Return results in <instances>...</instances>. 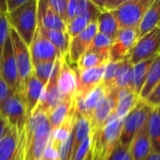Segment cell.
Instances as JSON below:
<instances>
[{
    "label": "cell",
    "mask_w": 160,
    "mask_h": 160,
    "mask_svg": "<svg viewBox=\"0 0 160 160\" xmlns=\"http://www.w3.org/2000/svg\"><path fill=\"white\" fill-rule=\"evenodd\" d=\"M9 36L18 69V92L22 94L24 83L33 72V64L31 60L30 51L29 47L19 37V35L14 29L10 28Z\"/></svg>",
    "instance_id": "5"
},
{
    "label": "cell",
    "mask_w": 160,
    "mask_h": 160,
    "mask_svg": "<svg viewBox=\"0 0 160 160\" xmlns=\"http://www.w3.org/2000/svg\"><path fill=\"white\" fill-rule=\"evenodd\" d=\"M160 82V53L154 59L144 82V85L140 93V100L144 101L151 92L155 89V87Z\"/></svg>",
    "instance_id": "27"
},
{
    "label": "cell",
    "mask_w": 160,
    "mask_h": 160,
    "mask_svg": "<svg viewBox=\"0 0 160 160\" xmlns=\"http://www.w3.org/2000/svg\"><path fill=\"white\" fill-rule=\"evenodd\" d=\"M38 0H27L16 10L8 13L7 18L10 28L29 47L38 28Z\"/></svg>",
    "instance_id": "1"
},
{
    "label": "cell",
    "mask_w": 160,
    "mask_h": 160,
    "mask_svg": "<svg viewBox=\"0 0 160 160\" xmlns=\"http://www.w3.org/2000/svg\"><path fill=\"white\" fill-rule=\"evenodd\" d=\"M0 112L8 125L16 128L19 135L23 133L27 121L26 106L22 93L16 92L0 103Z\"/></svg>",
    "instance_id": "4"
},
{
    "label": "cell",
    "mask_w": 160,
    "mask_h": 160,
    "mask_svg": "<svg viewBox=\"0 0 160 160\" xmlns=\"http://www.w3.org/2000/svg\"><path fill=\"white\" fill-rule=\"evenodd\" d=\"M38 26L47 30L66 31L64 21L49 7L47 0L38 1Z\"/></svg>",
    "instance_id": "18"
},
{
    "label": "cell",
    "mask_w": 160,
    "mask_h": 160,
    "mask_svg": "<svg viewBox=\"0 0 160 160\" xmlns=\"http://www.w3.org/2000/svg\"><path fill=\"white\" fill-rule=\"evenodd\" d=\"M148 132L153 153H160V108H152L148 116Z\"/></svg>",
    "instance_id": "28"
},
{
    "label": "cell",
    "mask_w": 160,
    "mask_h": 160,
    "mask_svg": "<svg viewBox=\"0 0 160 160\" xmlns=\"http://www.w3.org/2000/svg\"><path fill=\"white\" fill-rule=\"evenodd\" d=\"M45 88V85L35 76L34 72L31 73V75L28 77L24 83L22 95L24 98V102L26 106V116L27 119L30 117V115L33 113L35 109L37 108L43 90Z\"/></svg>",
    "instance_id": "17"
},
{
    "label": "cell",
    "mask_w": 160,
    "mask_h": 160,
    "mask_svg": "<svg viewBox=\"0 0 160 160\" xmlns=\"http://www.w3.org/2000/svg\"><path fill=\"white\" fill-rule=\"evenodd\" d=\"M160 53V26L139 38L131 54L130 63L136 65L140 62L155 58Z\"/></svg>",
    "instance_id": "7"
},
{
    "label": "cell",
    "mask_w": 160,
    "mask_h": 160,
    "mask_svg": "<svg viewBox=\"0 0 160 160\" xmlns=\"http://www.w3.org/2000/svg\"><path fill=\"white\" fill-rule=\"evenodd\" d=\"M120 62L121 61H118V62L109 61L106 64L103 80L101 83L106 87L108 91L111 89H114V81H115V78H116V75L120 67Z\"/></svg>",
    "instance_id": "37"
},
{
    "label": "cell",
    "mask_w": 160,
    "mask_h": 160,
    "mask_svg": "<svg viewBox=\"0 0 160 160\" xmlns=\"http://www.w3.org/2000/svg\"><path fill=\"white\" fill-rule=\"evenodd\" d=\"M47 2H48L49 7L67 24L68 22V0H47Z\"/></svg>",
    "instance_id": "39"
},
{
    "label": "cell",
    "mask_w": 160,
    "mask_h": 160,
    "mask_svg": "<svg viewBox=\"0 0 160 160\" xmlns=\"http://www.w3.org/2000/svg\"><path fill=\"white\" fill-rule=\"evenodd\" d=\"M58 89L64 98H73L77 93L78 88V74L77 68H72L67 59H64L57 76Z\"/></svg>",
    "instance_id": "16"
},
{
    "label": "cell",
    "mask_w": 160,
    "mask_h": 160,
    "mask_svg": "<svg viewBox=\"0 0 160 160\" xmlns=\"http://www.w3.org/2000/svg\"><path fill=\"white\" fill-rule=\"evenodd\" d=\"M7 128H8V123H7V121L5 120V118L3 117V115L0 112V139L3 136L4 132L6 131Z\"/></svg>",
    "instance_id": "49"
},
{
    "label": "cell",
    "mask_w": 160,
    "mask_h": 160,
    "mask_svg": "<svg viewBox=\"0 0 160 160\" xmlns=\"http://www.w3.org/2000/svg\"><path fill=\"white\" fill-rule=\"evenodd\" d=\"M98 33V22H93L77 37L70 39L67 61L71 64H77L79 59L88 51L94 38Z\"/></svg>",
    "instance_id": "12"
},
{
    "label": "cell",
    "mask_w": 160,
    "mask_h": 160,
    "mask_svg": "<svg viewBox=\"0 0 160 160\" xmlns=\"http://www.w3.org/2000/svg\"><path fill=\"white\" fill-rule=\"evenodd\" d=\"M54 62H45V63H38L33 66V72L35 74V76L46 86V84L48 83L53 68H54Z\"/></svg>",
    "instance_id": "38"
},
{
    "label": "cell",
    "mask_w": 160,
    "mask_h": 160,
    "mask_svg": "<svg viewBox=\"0 0 160 160\" xmlns=\"http://www.w3.org/2000/svg\"><path fill=\"white\" fill-rule=\"evenodd\" d=\"M108 90L101 83L84 95L74 97V112L77 115H82L90 119L98 104L106 97Z\"/></svg>",
    "instance_id": "11"
},
{
    "label": "cell",
    "mask_w": 160,
    "mask_h": 160,
    "mask_svg": "<svg viewBox=\"0 0 160 160\" xmlns=\"http://www.w3.org/2000/svg\"><path fill=\"white\" fill-rule=\"evenodd\" d=\"M139 39L138 28H124L120 29L113 39L109 61L118 62L127 57H130L131 52Z\"/></svg>",
    "instance_id": "10"
},
{
    "label": "cell",
    "mask_w": 160,
    "mask_h": 160,
    "mask_svg": "<svg viewBox=\"0 0 160 160\" xmlns=\"http://www.w3.org/2000/svg\"><path fill=\"white\" fill-rule=\"evenodd\" d=\"M117 95L118 89L114 88L109 90L106 97L95 110L91 118L92 135L99 132L105 125L106 121L110 118L111 115L114 113L117 103Z\"/></svg>",
    "instance_id": "15"
},
{
    "label": "cell",
    "mask_w": 160,
    "mask_h": 160,
    "mask_svg": "<svg viewBox=\"0 0 160 160\" xmlns=\"http://www.w3.org/2000/svg\"><path fill=\"white\" fill-rule=\"evenodd\" d=\"M93 146V136L92 134L85 139V141L82 143V145L79 147L75 157L73 158L72 160H84L86 157L88 156L89 152L92 150Z\"/></svg>",
    "instance_id": "43"
},
{
    "label": "cell",
    "mask_w": 160,
    "mask_h": 160,
    "mask_svg": "<svg viewBox=\"0 0 160 160\" xmlns=\"http://www.w3.org/2000/svg\"><path fill=\"white\" fill-rule=\"evenodd\" d=\"M1 14H2V12H1V9H0V15H1Z\"/></svg>",
    "instance_id": "51"
},
{
    "label": "cell",
    "mask_w": 160,
    "mask_h": 160,
    "mask_svg": "<svg viewBox=\"0 0 160 160\" xmlns=\"http://www.w3.org/2000/svg\"><path fill=\"white\" fill-rule=\"evenodd\" d=\"M74 110V98L64 99L48 114V120L52 130L60 127Z\"/></svg>",
    "instance_id": "26"
},
{
    "label": "cell",
    "mask_w": 160,
    "mask_h": 160,
    "mask_svg": "<svg viewBox=\"0 0 160 160\" xmlns=\"http://www.w3.org/2000/svg\"><path fill=\"white\" fill-rule=\"evenodd\" d=\"M9 32H10V26L7 18V14H1L0 15V62H1L4 45L7 38L9 37Z\"/></svg>",
    "instance_id": "41"
},
{
    "label": "cell",
    "mask_w": 160,
    "mask_h": 160,
    "mask_svg": "<svg viewBox=\"0 0 160 160\" xmlns=\"http://www.w3.org/2000/svg\"><path fill=\"white\" fill-rule=\"evenodd\" d=\"M75 121H76V116H75V112L73 110V112L69 114V116L67 118V120L60 127H58L54 130H52L50 142L56 148H59V146L65 141H67V139L69 137V135L73 131V128L75 126Z\"/></svg>",
    "instance_id": "30"
},
{
    "label": "cell",
    "mask_w": 160,
    "mask_h": 160,
    "mask_svg": "<svg viewBox=\"0 0 160 160\" xmlns=\"http://www.w3.org/2000/svg\"><path fill=\"white\" fill-rule=\"evenodd\" d=\"M29 51L33 66L38 63L54 62L58 57L62 56L57 49L40 34L38 28L29 46Z\"/></svg>",
    "instance_id": "13"
},
{
    "label": "cell",
    "mask_w": 160,
    "mask_h": 160,
    "mask_svg": "<svg viewBox=\"0 0 160 160\" xmlns=\"http://www.w3.org/2000/svg\"><path fill=\"white\" fill-rule=\"evenodd\" d=\"M98 33L114 39L119 29L118 22L112 12H101L98 18Z\"/></svg>",
    "instance_id": "31"
},
{
    "label": "cell",
    "mask_w": 160,
    "mask_h": 160,
    "mask_svg": "<svg viewBox=\"0 0 160 160\" xmlns=\"http://www.w3.org/2000/svg\"><path fill=\"white\" fill-rule=\"evenodd\" d=\"M151 109L152 108L149 107L144 101L141 100L133 109V111H131V112H129L128 115L124 119L119 141V143L122 146L130 148L135 135L147 122Z\"/></svg>",
    "instance_id": "6"
},
{
    "label": "cell",
    "mask_w": 160,
    "mask_h": 160,
    "mask_svg": "<svg viewBox=\"0 0 160 160\" xmlns=\"http://www.w3.org/2000/svg\"><path fill=\"white\" fill-rule=\"evenodd\" d=\"M23 133L21 136L20 139V145H19V150L15 156V158L12 160H23Z\"/></svg>",
    "instance_id": "48"
},
{
    "label": "cell",
    "mask_w": 160,
    "mask_h": 160,
    "mask_svg": "<svg viewBox=\"0 0 160 160\" xmlns=\"http://www.w3.org/2000/svg\"><path fill=\"white\" fill-rule=\"evenodd\" d=\"M106 160H133V158L130 148L124 147L120 143H118Z\"/></svg>",
    "instance_id": "42"
},
{
    "label": "cell",
    "mask_w": 160,
    "mask_h": 160,
    "mask_svg": "<svg viewBox=\"0 0 160 160\" xmlns=\"http://www.w3.org/2000/svg\"><path fill=\"white\" fill-rule=\"evenodd\" d=\"M158 26H160V0H154L139 25V38L143 37Z\"/></svg>",
    "instance_id": "23"
},
{
    "label": "cell",
    "mask_w": 160,
    "mask_h": 160,
    "mask_svg": "<svg viewBox=\"0 0 160 160\" xmlns=\"http://www.w3.org/2000/svg\"><path fill=\"white\" fill-rule=\"evenodd\" d=\"M41 160H59L58 148H56L50 141H49L48 145L44 151V154H43Z\"/></svg>",
    "instance_id": "45"
},
{
    "label": "cell",
    "mask_w": 160,
    "mask_h": 160,
    "mask_svg": "<svg viewBox=\"0 0 160 160\" xmlns=\"http://www.w3.org/2000/svg\"><path fill=\"white\" fill-rule=\"evenodd\" d=\"M144 102L151 108L160 107V82L148 96V98L144 100Z\"/></svg>",
    "instance_id": "44"
},
{
    "label": "cell",
    "mask_w": 160,
    "mask_h": 160,
    "mask_svg": "<svg viewBox=\"0 0 160 160\" xmlns=\"http://www.w3.org/2000/svg\"><path fill=\"white\" fill-rule=\"evenodd\" d=\"M107 64V63H106ZM106 64L98 66L97 68H93L90 69H85L79 71L77 69L78 74V88L77 95H84L96 86L101 84L103 80V75L105 71Z\"/></svg>",
    "instance_id": "19"
},
{
    "label": "cell",
    "mask_w": 160,
    "mask_h": 160,
    "mask_svg": "<svg viewBox=\"0 0 160 160\" xmlns=\"http://www.w3.org/2000/svg\"><path fill=\"white\" fill-rule=\"evenodd\" d=\"M112 42H113V39L111 38L110 37L105 36L100 33H98L96 35V37L94 38L87 52H93L98 53L104 57L109 58Z\"/></svg>",
    "instance_id": "34"
},
{
    "label": "cell",
    "mask_w": 160,
    "mask_h": 160,
    "mask_svg": "<svg viewBox=\"0 0 160 160\" xmlns=\"http://www.w3.org/2000/svg\"><path fill=\"white\" fill-rule=\"evenodd\" d=\"M75 116H76V121H75V126H74V141H73L71 160L75 157L82 143L85 141L86 138H88L92 134L90 119L82 115L75 114Z\"/></svg>",
    "instance_id": "25"
},
{
    "label": "cell",
    "mask_w": 160,
    "mask_h": 160,
    "mask_svg": "<svg viewBox=\"0 0 160 160\" xmlns=\"http://www.w3.org/2000/svg\"><path fill=\"white\" fill-rule=\"evenodd\" d=\"M109 62V58L104 57L98 53L93 52H86L77 62V69L79 71L90 69L93 68H97L103 64Z\"/></svg>",
    "instance_id": "33"
},
{
    "label": "cell",
    "mask_w": 160,
    "mask_h": 160,
    "mask_svg": "<svg viewBox=\"0 0 160 160\" xmlns=\"http://www.w3.org/2000/svg\"><path fill=\"white\" fill-rule=\"evenodd\" d=\"M7 7H8V13H10L16 10L18 8L22 6L27 0H6Z\"/></svg>",
    "instance_id": "47"
},
{
    "label": "cell",
    "mask_w": 160,
    "mask_h": 160,
    "mask_svg": "<svg viewBox=\"0 0 160 160\" xmlns=\"http://www.w3.org/2000/svg\"><path fill=\"white\" fill-rule=\"evenodd\" d=\"M40 34L48 39L59 52V53L67 59L70 38L67 31H53V30H47L42 27H38Z\"/></svg>",
    "instance_id": "24"
},
{
    "label": "cell",
    "mask_w": 160,
    "mask_h": 160,
    "mask_svg": "<svg viewBox=\"0 0 160 160\" xmlns=\"http://www.w3.org/2000/svg\"><path fill=\"white\" fill-rule=\"evenodd\" d=\"M64 59L66 58L61 56L55 60L52 76L48 83L46 84L43 90L41 98L37 106L38 110L42 111L43 112L47 114H49L50 112H52L55 107H57L64 100V98L62 97L58 89V85H57V76H58V73H59V70H60V68Z\"/></svg>",
    "instance_id": "9"
},
{
    "label": "cell",
    "mask_w": 160,
    "mask_h": 160,
    "mask_svg": "<svg viewBox=\"0 0 160 160\" xmlns=\"http://www.w3.org/2000/svg\"><path fill=\"white\" fill-rule=\"evenodd\" d=\"M20 139L17 129L8 125L0 139V160H12L15 158L19 150Z\"/></svg>",
    "instance_id": "21"
},
{
    "label": "cell",
    "mask_w": 160,
    "mask_h": 160,
    "mask_svg": "<svg viewBox=\"0 0 160 160\" xmlns=\"http://www.w3.org/2000/svg\"><path fill=\"white\" fill-rule=\"evenodd\" d=\"M0 74L8 85V87L14 93L18 92V69L10 36L7 38L4 45L0 62Z\"/></svg>",
    "instance_id": "14"
},
{
    "label": "cell",
    "mask_w": 160,
    "mask_h": 160,
    "mask_svg": "<svg viewBox=\"0 0 160 160\" xmlns=\"http://www.w3.org/2000/svg\"><path fill=\"white\" fill-rule=\"evenodd\" d=\"M124 120L115 113L110 116L101 130L93 136V160H106L120 141Z\"/></svg>",
    "instance_id": "2"
},
{
    "label": "cell",
    "mask_w": 160,
    "mask_h": 160,
    "mask_svg": "<svg viewBox=\"0 0 160 160\" xmlns=\"http://www.w3.org/2000/svg\"><path fill=\"white\" fill-rule=\"evenodd\" d=\"M145 160H160V153H152Z\"/></svg>",
    "instance_id": "50"
},
{
    "label": "cell",
    "mask_w": 160,
    "mask_h": 160,
    "mask_svg": "<svg viewBox=\"0 0 160 160\" xmlns=\"http://www.w3.org/2000/svg\"><path fill=\"white\" fill-rule=\"evenodd\" d=\"M130 57H127L120 62V67L114 81V88L120 90L133 87V65L130 63ZM133 90V89H132Z\"/></svg>",
    "instance_id": "29"
},
{
    "label": "cell",
    "mask_w": 160,
    "mask_h": 160,
    "mask_svg": "<svg viewBox=\"0 0 160 160\" xmlns=\"http://www.w3.org/2000/svg\"><path fill=\"white\" fill-rule=\"evenodd\" d=\"M140 97L132 89L125 88L118 90L117 103L114 113L117 117L124 120L140 102Z\"/></svg>",
    "instance_id": "22"
},
{
    "label": "cell",
    "mask_w": 160,
    "mask_h": 160,
    "mask_svg": "<svg viewBox=\"0 0 160 160\" xmlns=\"http://www.w3.org/2000/svg\"><path fill=\"white\" fill-rule=\"evenodd\" d=\"M93 7H94V3L92 1L68 0V22H70L71 20H73L78 16H82L86 14Z\"/></svg>",
    "instance_id": "35"
},
{
    "label": "cell",
    "mask_w": 160,
    "mask_h": 160,
    "mask_svg": "<svg viewBox=\"0 0 160 160\" xmlns=\"http://www.w3.org/2000/svg\"><path fill=\"white\" fill-rule=\"evenodd\" d=\"M125 0H92L100 12H112L117 9Z\"/></svg>",
    "instance_id": "40"
},
{
    "label": "cell",
    "mask_w": 160,
    "mask_h": 160,
    "mask_svg": "<svg viewBox=\"0 0 160 160\" xmlns=\"http://www.w3.org/2000/svg\"><path fill=\"white\" fill-rule=\"evenodd\" d=\"M130 151L133 160H145L153 153L147 122L135 135L130 145Z\"/></svg>",
    "instance_id": "20"
},
{
    "label": "cell",
    "mask_w": 160,
    "mask_h": 160,
    "mask_svg": "<svg viewBox=\"0 0 160 160\" xmlns=\"http://www.w3.org/2000/svg\"><path fill=\"white\" fill-rule=\"evenodd\" d=\"M51 134L52 128L47 118L38 125L30 142H24L23 137V160L42 159Z\"/></svg>",
    "instance_id": "8"
},
{
    "label": "cell",
    "mask_w": 160,
    "mask_h": 160,
    "mask_svg": "<svg viewBox=\"0 0 160 160\" xmlns=\"http://www.w3.org/2000/svg\"><path fill=\"white\" fill-rule=\"evenodd\" d=\"M89 23H91V22L87 17L78 16L66 24V31L71 39L81 34L88 26Z\"/></svg>",
    "instance_id": "36"
},
{
    "label": "cell",
    "mask_w": 160,
    "mask_h": 160,
    "mask_svg": "<svg viewBox=\"0 0 160 160\" xmlns=\"http://www.w3.org/2000/svg\"><path fill=\"white\" fill-rule=\"evenodd\" d=\"M155 58H151V59L140 62L136 65H133V87L132 89L139 96L144 85L148 70Z\"/></svg>",
    "instance_id": "32"
},
{
    "label": "cell",
    "mask_w": 160,
    "mask_h": 160,
    "mask_svg": "<svg viewBox=\"0 0 160 160\" xmlns=\"http://www.w3.org/2000/svg\"><path fill=\"white\" fill-rule=\"evenodd\" d=\"M14 92L8 87L5 80L0 74V103H2L4 100H6L9 96H11Z\"/></svg>",
    "instance_id": "46"
},
{
    "label": "cell",
    "mask_w": 160,
    "mask_h": 160,
    "mask_svg": "<svg viewBox=\"0 0 160 160\" xmlns=\"http://www.w3.org/2000/svg\"><path fill=\"white\" fill-rule=\"evenodd\" d=\"M159 108H160V107H159Z\"/></svg>",
    "instance_id": "52"
},
{
    "label": "cell",
    "mask_w": 160,
    "mask_h": 160,
    "mask_svg": "<svg viewBox=\"0 0 160 160\" xmlns=\"http://www.w3.org/2000/svg\"><path fill=\"white\" fill-rule=\"evenodd\" d=\"M154 0H125L122 5L112 11L119 29L139 28V25Z\"/></svg>",
    "instance_id": "3"
}]
</instances>
